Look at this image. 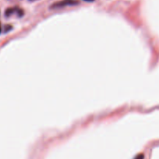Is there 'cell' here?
Returning <instances> with one entry per match:
<instances>
[{
    "label": "cell",
    "instance_id": "obj_1",
    "mask_svg": "<svg viewBox=\"0 0 159 159\" xmlns=\"http://www.w3.org/2000/svg\"><path fill=\"white\" fill-rule=\"evenodd\" d=\"M78 4H79V2L77 0H62V1L53 4L52 6V8H61L66 6H76Z\"/></svg>",
    "mask_w": 159,
    "mask_h": 159
},
{
    "label": "cell",
    "instance_id": "obj_2",
    "mask_svg": "<svg viewBox=\"0 0 159 159\" xmlns=\"http://www.w3.org/2000/svg\"><path fill=\"white\" fill-rule=\"evenodd\" d=\"M143 158H144V155H143V154H139L138 155L136 156L134 159H143Z\"/></svg>",
    "mask_w": 159,
    "mask_h": 159
},
{
    "label": "cell",
    "instance_id": "obj_3",
    "mask_svg": "<svg viewBox=\"0 0 159 159\" xmlns=\"http://www.w3.org/2000/svg\"><path fill=\"white\" fill-rule=\"evenodd\" d=\"M84 1H86V2H93L94 0H84Z\"/></svg>",
    "mask_w": 159,
    "mask_h": 159
},
{
    "label": "cell",
    "instance_id": "obj_4",
    "mask_svg": "<svg viewBox=\"0 0 159 159\" xmlns=\"http://www.w3.org/2000/svg\"><path fill=\"white\" fill-rule=\"evenodd\" d=\"M1 31H2V27H1V25H0V33H1Z\"/></svg>",
    "mask_w": 159,
    "mask_h": 159
}]
</instances>
